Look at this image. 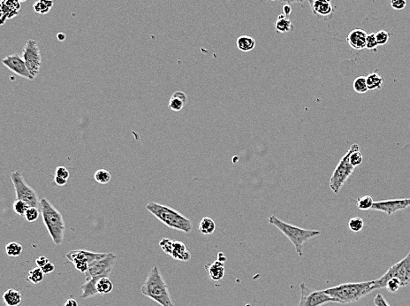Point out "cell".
I'll return each instance as SVG.
<instances>
[{"mask_svg": "<svg viewBox=\"0 0 410 306\" xmlns=\"http://www.w3.org/2000/svg\"><path fill=\"white\" fill-rule=\"evenodd\" d=\"M0 12H3L7 16L8 20L13 19L14 17L19 14V12H13L11 9H9L4 3V0H0Z\"/></svg>", "mask_w": 410, "mask_h": 306, "instance_id": "cell-39", "label": "cell"}, {"mask_svg": "<svg viewBox=\"0 0 410 306\" xmlns=\"http://www.w3.org/2000/svg\"><path fill=\"white\" fill-rule=\"evenodd\" d=\"M146 209L163 224H165L166 227L184 233H190L193 230L191 220L172 207L156 202H150L147 204Z\"/></svg>", "mask_w": 410, "mask_h": 306, "instance_id": "cell-3", "label": "cell"}, {"mask_svg": "<svg viewBox=\"0 0 410 306\" xmlns=\"http://www.w3.org/2000/svg\"><path fill=\"white\" fill-rule=\"evenodd\" d=\"M64 306H78V303L74 299H67Z\"/></svg>", "mask_w": 410, "mask_h": 306, "instance_id": "cell-50", "label": "cell"}, {"mask_svg": "<svg viewBox=\"0 0 410 306\" xmlns=\"http://www.w3.org/2000/svg\"><path fill=\"white\" fill-rule=\"evenodd\" d=\"M40 210L44 225L55 245H61L64 241L66 224L61 212L46 199H40Z\"/></svg>", "mask_w": 410, "mask_h": 306, "instance_id": "cell-4", "label": "cell"}, {"mask_svg": "<svg viewBox=\"0 0 410 306\" xmlns=\"http://www.w3.org/2000/svg\"><path fill=\"white\" fill-rule=\"evenodd\" d=\"M275 29L279 33H288L293 29V24L291 20L288 19V17L284 15L283 13L278 16L276 21H275Z\"/></svg>", "mask_w": 410, "mask_h": 306, "instance_id": "cell-23", "label": "cell"}, {"mask_svg": "<svg viewBox=\"0 0 410 306\" xmlns=\"http://www.w3.org/2000/svg\"><path fill=\"white\" fill-rule=\"evenodd\" d=\"M269 223L275 226L283 235L287 236V238L294 244L297 254L300 257H303L304 255V243L321 234L318 230H308L284 222L279 219L276 215H272L269 218Z\"/></svg>", "mask_w": 410, "mask_h": 306, "instance_id": "cell-5", "label": "cell"}, {"mask_svg": "<svg viewBox=\"0 0 410 306\" xmlns=\"http://www.w3.org/2000/svg\"><path fill=\"white\" fill-rule=\"evenodd\" d=\"M54 183H55L56 185L62 187V186H65V185L67 184V180L64 179V178H61V177H59V176L55 175V177H54Z\"/></svg>", "mask_w": 410, "mask_h": 306, "instance_id": "cell-47", "label": "cell"}, {"mask_svg": "<svg viewBox=\"0 0 410 306\" xmlns=\"http://www.w3.org/2000/svg\"><path fill=\"white\" fill-rule=\"evenodd\" d=\"M54 4L53 0H38L33 5L34 11L39 14H46L50 12Z\"/></svg>", "mask_w": 410, "mask_h": 306, "instance_id": "cell-27", "label": "cell"}, {"mask_svg": "<svg viewBox=\"0 0 410 306\" xmlns=\"http://www.w3.org/2000/svg\"><path fill=\"white\" fill-rule=\"evenodd\" d=\"M57 38H58L60 42H63V41H65V39H66V35H65L64 33H62V32H60V33L58 34Z\"/></svg>", "mask_w": 410, "mask_h": 306, "instance_id": "cell-52", "label": "cell"}, {"mask_svg": "<svg viewBox=\"0 0 410 306\" xmlns=\"http://www.w3.org/2000/svg\"><path fill=\"white\" fill-rule=\"evenodd\" d=\"M55 175L61 177V178H64V179L68 180L70 174H69V171L67 170L66 167H57V169H56Z\"/></svg>", "mask_w": 410, "mask_h": 306, "instance_id": "cell-43", "label": "cell"}, {"mask_svg": "<svg viewBox=\"0 0 410 306\" xmlns=\"http://www.w3.org/2000/svg\"><path fill=\"white\" fill-rule=\"evenodd\" d=\"M280 3H286V4H291L293 3H300V4H303L304 3L305 1H307V0H279Z\"/></svg>", "mask_w": 410, "mask_h": 306, "instance_id": "cell-49", "label": "cell"}, {"mask_svg": "<svg viewBox=\"0 0 410 306\" xmlns=\"http://www.w3.org/2000/svg\"><path fill=\"white\" fill-rule=\"evenodd\" d=\"M96 289H97L99 295L103 296V295L109 294L112 291L113 285L110 282L109 277H102V278L98 280L97 284H96Z\"/></svg>", "mask_w": 410, "mask_h": 306, "instance_id": "cell-26", "label": "cell"}, {"mask_svg": "<svg viewBox=\"0 0 410 306\" xmlns=\"http://www.w3.org/2000/svg\"><path fill=\"white\" fill-rule=\"evenodd\" d=\"M39 215V208L29 206V208L26 211V213L24 215V218L28 222H34V221H36V219H38Z\"/></svg>", "mask_w": 410, "mask_h": 306, "instance_id": "cell-36", "label": "cell"}, {"mask_svg": "<svg viewBox=\"0 0 410 306\" xmlns=\"http://www.w3.org/2000/svg\"><path fill=\"white\" fill-rule=\"evenodd\" d=\"M363 227H364V221L360 217H353L348 221L349 229L355 233H358L360 231L363 230Z\"/></svg>", "mask_w": 410, "mask_h": 306, "instance_id": "cell-35", "label": "cell"}, {"mask_svg": "<svg viewBox=\"0 0 410 306\" xmlns=\"http://www.w3.org/2000/svg\"><path fill=\"white\" fill-rule=\"evenodd\" d=\"M312 12L316 16L326 17L333 12L331 0H313L309 4Z\"/></svg>", "mask_w": 410, "mask_h": 306, "instance_id": "cell-18", "label": "cell"}, {"mask_svg": "<svg viewBox=\"0 0 410 306\" xmlns=\"http://www.w3.org/2000/svg\"><path fill=\"white\" fill-rule=\"evenodd\" d=\"M410 206V199H388L379 202H374L371 210L383 211L387 214H394L399 211L406 210Z\"/></svg>", "mask_w": 410, "mask_h": 306, "instance_id": "cell-13", "label": "cell"}, {"mask_svg": "<svg viewBox=\"0 0 410 306\" xmlns=\"http://www.w3.org/2000/svg\"><path fill=\"white\" fill-rule=\"evenodd\" d=\"M391 278L398 279L402 286H408L410 283V252L404 259L395 264L387 271L382 277L376 280L378 288H386V283Z\"/></svg>", "mask_w": 410, "mask_h": 306, "instance_id": "cell-6", "label": "cell"}, {"mask_svg": "<svg viewBox=\"0 0 410 306\" xmlns=\"http://www.w3.org/2000/svg\"><path fill=\"white\" fill-rule=\"evenodd\" d=\"M373 204H374V200L371 198V196L365 195L357 199L356 205L360 210L367 211V210H370L372 208Z\"/></svg>", "mask_w": 410, "mask_h": 306, "instance_id": "cell-32", "label": "cell"}, {"mask_svg": "<svg viewBox=\"0 0 410 306\" xmlns=\"http://www.w3.org/2000/svg\"><path fill=\"white\" fill-rule=\"evenodd\" d=\"M142 294L161 306H174L168 286L162 276L158 267L150 269L141 288Z\"/></svg>", "mask_w": 410, "mask_h": 306, "instance_id": "cell-2", "label": "cell"}, {"mask_svg": "<svg viewBox=\"0 0 410 306\" xmlns=\"http://www.w3.org/2000/svg\"><path fill=\"white\" fill-rule=\"evenodd\" d=\"M307 1H308V4H310V3H311V2H312V1H313V0H307Z\"/></svg>", "mask_w": 410, "mask_h": 306, "instance_id": "cell-53", "label": "cell"}, {"mask_svg": "<svg viewBox=\"0 0 410 306\" xmlns=\"http://www.w3.org/2000/svg\"><path fill=\"white\" fill-rule=\"evenodd\" d=\"M402 283L398 279L391 278L386 283V289L390 293H396L402 288Z\"/></svg>", "mask_w": 410, "mask_h": 306, "instance_id": "cell-37", "label": "cell"}, {"mask_svg": "<svg viewBox=\"0 0 410 306\" xmlns=\"http://www.w3.org/2000/svg\"><path fill=\"white\" fill-rule=\"evenodd\" d=\"M3 301L6 306H19L22 300V296L16 290L9 289L3 294Z\"/></svg>", "mask_w": 410, "mask_h": 306, "instance_id": "cell-21", "label": "cell"}, {"mask_svg": "<svg viewBox=\"0 0 410 306\" xmlns=\"http://www.w3.org/2000/svg\"><path fill=\"white\" fill-rule=\"evenodd\" d=\"M374 305L376 306H391L387 302V299L381 294H378L375 297Z\"/></svg>", "mask_w": 410, "mask_h": 306, "instance_id": "cell-44", "label": "cell"}, {"mask_svg": "<svg viewBox=\"0 0 410 306\" xmlns=\"http://www.w3.org/2000/svg\"><path fill=\"white\" fill-rule=\"evenodd\" d=\"M367 35L368 34L363 29H354L347 36V43L350 45V47L355 50H363L366 46Z\"/></svg>", "mask_w": 410, "mask_h": 306, "instance_id": "cell-16", "label": "cell"}, {"mask_svg": "<svg viewBox=\"0 0 410 306\" xmlns=\"http://www.w3.org/2000/svg\"><path fill=\"white\" fill-rule=\"evenodd\" d=\"M236 44L241 52H251L256 47V40L252 36H241L237 38Z\"/></svg>", "mask_w": 410, "mask_h": 306, "instance_id": "cell-22", "label": "cell"}, {"mask_svg": "<svg viewBox=\"0 0 410 306\" xmlns=\"http://www.w3.org/2000/svg\"><path fill=\"white\" fill-rule=\"evenodd\" d=\"M169 256L179 261H189L191 259V253L187 249L185 244L180 241H174L170 249Z\"/></svg>", "mask_w": 410, "mask_h": 306, "instance_id": "cell-17", "label": "cell"}, {"mask_svg": "<svg viewBox=\"0 0 410 306\" xmlns=\"http://www.w3.org/2000/svg\"><path fill=\"white\" fill-rule=\"evenodd\" d=\"M352 146L348 150L347 153L343 156V158L339 160L338 166L335 170L332 173L330 179V189L335 194H338L341 188L343 187L348 178L351 176L353 172L355 171V167H353L349 161V156L351 154Z\"/></svg>", "mask_w": 410, "mask_h": 306, "instance_id": "cell-7", "label": "cell"}, {"mask_svg": "<svg viewBox=\"0 0 410 306\" xmlns=\"http://www.w3.org/2000/svg\"><path fill=\"white\" fill-rule=\"evenodd\" d=\"M291 13H292V6H291V4H285L284 6H283V14L288 17Z\"/></svg>", "mask_w": 410, "mask_h": 306, "instance_id": "cell-48", "label": "cell"}, {"mask_svg": "<svg viewBox=\"0 0 410 306\" xmlns=\"http://www.w3.org/2000/svg\"><path fill=\"white\" fill-rule=\"evenodd\" d=\"M188 102V96L185 92L182 91H177L174 92L171 97L168 103V107L173 111H182L185 107L186 103Z\"/></svg>", "mask_w": 410, "mask_h": 306, "instance_id": "cell-19", "label": "cell"}, {"mask_svg": "<svg viewBox=\"0 0 410 306\" xmlns=\"http://www.w3.org/2000/svg\"><path fill=\"white\" fill-rule=\"evenodd\" d=\"M351 146L352 151L351 154L349 156V161H350V164L353 167H358L361 164L363 163V155L359 151V146L357 143H355Z\"/></svg>", "mask_w": 410, "mask_h": 306, "instance_id": "cell-28", "label": "cell"}, {"mask_svg": "<svg viewBox=\"0 0 410 306\" xmlns=\"http://www.w3.org/2000/svg\"><path fill=\"white\" fill-rule=\"evenodd\" d=\"M4 3L9 9L13 12H19L21 7V3L19 0H4Z\"/></svg>", "mask_w": 410, "mask_h": 306, "instance_id": "cell-41", "label": "cell"}, {"mask_svg": "<svg viewBox=\"0 0 410 306\" xmlns=\"http://www.w3.org/2000/svg\"><path fill=\"white\" fill-rule=\"evenodd\" d=\"M367 87L369 91H375L381 89L384 84V79L378 73H371L366 76Z\"/></svg>", "mask_w": 410, "mask_h": 306, "instance_id": "cell-25", "label": "cell"}, {"mask_svg": "<svg viewBox=\"0 0 410 306\" xmlns=\"http://www.w3.org/2000/svg\"><path fill=\"white\" fill-rule=\"evenodd\" d=\"M376 290H379V288L375 280L363 283H343L323 291L331 298L335 299L337 303L349 304L358 301Z\"/></svg>", "mask_w": 410, "mask_h": 306, "instance_id": "cell-1", "label": "cell"}, {"mask_svg": "<svg viewBox=\"0 0 410 306\" xmlns=\"http://www.w3.org/2000/svg\"><path fill=\"white\" fill-rule=\"evenodd\" d=\"M48 262H49V259L44 256H40L39 258L36 260V266L40 268L44 267Z\"/></svg>", "mask_w": 410, "mask_h": 306, "instance_id": "cell-46", "label": "cell"}, {"mask_svg": "<svg viewBox=\"0 0 410 306\" xmlns=\"http://www.w3.org/2000/svg\"><path fill=\"white\" fill-rule=\"evenodd\" d=\"M378 46H379V44L377 43L375 33L368 34L367 35L366 46H365V48L368 50H375V49H377Z\"/></svg>", "mask_w": 410, "mask_h": 306, "instance_id": "cell-40", "label": "cell"}, {"mask_svg": "<svg viewBox=\"0 0 410 306\" xmlns=\"http://www.w3.org/2000/svg\"><path fill=\"white\" fill-rule=\"evenodd\" d=\"M375 36H376V40H377L379 46L387 44L390 38V34L386 30H379L377 33H375Z\"/></svg>", "mask_w": 410, "mask_h": 306, "instance_id": "cell-38", "label": "cell"}, {"mask_svg": "<svg viewBox=\"0 0 410 306\" xmlns=\"http://www.w3.org/2000/svg\"><path fill=\"white\" fill-rule=\"evenodd\" d=\"M226 257L222 252L217 254V259L213 263L205 265V269L207 271L209 278L214 282H219L225 276V263Z\"/></svg>", "mask_w": 410, "mask_h": 306, "instance_id": "cell-15", "label": "cell"}, {"mask_svg": "<svg viewBox=\"0 0 410 306\" xmlns=\"http://www.w3.org/2000/svg\"><path fill=\"white\" fill-rule=\"evenodd\" d=\"M94 179L96 182L100 184H107L110 182L111 180V175L110 172L106 170V169H99L96 172L94 175Z\"/></svg>", "mask_w": 410, "mask_h": 306, "instance_id": "cell-33", "label": "cell"}, {"mask_svg": "<svg viewBox=\"0 0 410 306\" xmlns=\"http://www.w3.org/2000/svg\"><path fill=\"white\" fill-rule=\"evenodd\" d=\"M272 1H274V0H272Z\"/></svg>", "mask_w": 410, "mask_h": 306, "instance_id": "cell-55", "label": "cell"}, {"mask_svg": "<svg viewBox=\"0 0 410 306\" xmlns=\"http://www.w3.org/2000/svg\"><path fill=\"white\" fill-rule=\"evenodd\" d=\"M22 250L23 248L21 246V244L16 243V242H11L5 245V252L9 257H13V258L19 257L21 254Z\"/></svg>", "mask_w": 410, "mask_h": 306, "instance_id": "cell-30", "label": "cell"}, {"mask_svg": "<svg viewBox=\"0 0 410 306\" xmlns=\"http://www.w3.org/2000/svg\"><path fill=\"white\" fill-rule=\"evenodd\" d=\"M99 279L100 278H92L89 281H85V283H83L81 287L82 289V294L80 295L81 299H91L99 295L96 289V284Z\"/></svg>", "mask_w": 410, "mask_h": 306, "instance_id": "cell-20", "label": "cell"}, {"mask_svg": "<svg viewBox=\"0 0 410 306\" xmlns=\"http://www.w3.org/2000/svg\"><path fill=\"white\" fill-rule=\"evenodd\" d=\"M300 290V302L297 306H322L328 303H337L324 291H310L304 283H301Z\"/></svg>", "mask_w": 410, "mask_h": 306, "instance_id": "cell-12", "label": "cell"}, {"mask_svg": "<svg viewBox=\"0 0 410 306\" xmlns=\"http://www.w3.org/2000/svg\"><path fill=\"white\" fill-rule=\"evenodd\" d=\"M7 20V16L5 15L3 12H0V26L4 25V23L6 22V20Z\"/></svg>", "mask_w": 410, "mask_h": 306, "instance_id": "cell-51", "label": "cell"}, {"mask_svg": "<svg viewBox=\"0 0 410 306\" xmlns=\"http://www.w3.org/2000/svg\"><path fill=\"white\" fill-rule=\"evenodd\" d=\"M11 180L15 190L16 199L25 201L29 206L40 208V199L37 193L26 183L21 172L12 173Z\"/></svg>", "mask_w": 410, "mask_h": 306, "instance_id": "cell-8", "label": "cell"}, {"mask_svg": "<svg viewBox=\"0 0 410 306\" xmlns=\"http://www.w3.org/2000/svg\"><path fill=\"white\" fill-rule=\"evenodd\" d=\"M41 269L43 271L44 275H49V274H51L53 271L55 270V266H54L53 263L49 261V262H48L44 267H42Z\"/></svg>", "mask_w": 410, "mask_h": 306, "instance_id": "cell-45", "label": "cell"}, {"mask_svg": "<svg viewBox=\"0 0 410 306\" xmlns=\"http://www.w3.org/2000/svg\"><path fill=\"white\" fill-rule=\"evenodd\" d=\"M198 229L203 235H212L216 230V223L209 217H204L200 221Z\"/></svg>", "mask_w": 410, "mask_h": 306, "instance_id": "cell-24", "label": "cell"}, {"mask_svg": "<svg viewBox=\"0 0 410 306\" xmlns=\"http://www.w3.org/2000/svg\"><path fill=\"white\" fill-rule=\"evenodd\" d=\"M353 88L355 92L359 94H364L369 90L367 87L366 77L365 76H359L355 78L353 82Z\"/></svg>", "mask_w": 410, "mask_h": 306, "instance_id": "cell-31", "label": "cell"}, {"mask_svg": "<svg viewBox=\"0 0 410 306\" xmlns=\"http://www.w3.org/2000/svg\"><path fill=\"white\" fill-rule=\"evenodd\" d=\"M19 1H20V3H22V2H26L27 0H19Z\"/></svg>", "mask_w": 410, "mask_h": 306, "instance_id": "cell-54", "label": "cell"}, {"mask_svg": "<svg viewBox=\"0 0 410 306\" xmlns=\"http://www.w3.org/2000/svg\"><path fill=\"white\" fill-rule=\"evenodd\" d=\"M1 62L4 67H6L9 70L13 72L17 76L29 80V81L34 80V77L28 71L26 64L19 54L14 53V54L6 56L5 58L1 60Z\"/></svg>", "mask_w": 410, "mask_h": 306, "instance_id": "cell-14", "label": "cell"}, {"mask_svg": "<svg viewBox=\"0 0 410 306\" xmlns=\"http://www.w3.org/2000/svg\"><path fill=\"white\" fill-rule=\"evenodd\" d=\"M116 260L117 256L112 253H107L102 259L96 260L90 265L86 273L84 274L85 281H89L92 278L109 277L114 267Z\"/></svg>", "mask_w": 410, "mask_h": 306, "instance_id": "cell-10", "label": "cell"}, {"mask_svg": "<svg viewBox=\"0 0 410 306\" xmlns=\"http://www.w3.org/2000/svg\"><path fill=\"white\" fill-rule=\"evenodd\" d=\"M29 208V205L26 203L25 201L20 200V199H16L15 201L13 202L12 204V209L13 211L15 212L16 214L19 215L20 217H24V215L26 213V211Z\"/></svg>", "mask_w": 410, "mask_h": 306, "instance_id": "cell-34", "label": "cell"}, {"mask_svg": "<svg viewBox=\"0 0 410 306\" xmlns=\"http://www.w3.org/2000/svg\"><path fill=\"white\" fill-rule=\"evenodd\" d=\"M21 58L34 79L36 78V76L39 74L42 65V56L40 52L39 45L36 40L28 39L21 53Z\"/></svg>", "mask_w": 410, "mask_h": 306, "instance_id": "cell-9", "label": "cell"}, {"mask_svg": "<svg viewBox=\"0 0 410 306\" xmlns=\"http://www.w3.org/2000/svg\"><path fill=\"white\" fill-rule=\"evenodd\" d=\"M391 6L396 11H402L406 7L407 0H391Z\"/></svg>", "mask_w": 410, "mask_h": 306, "instance_id": "cell-42", "label": "cell"}, {"mask_svg": "<svg viewBox=\"0 0 410 306\" xmlns=\"http://www.w3.org/2000/svg\"><path fill=\"white\" fill-rule=\"evenodd\" d=\"M44 275V274L40 267H35L32 270L29 271L27 280L32 284H38L43 282Z\"/></svg>", "mask_w": 410, "mask_h": 306, "instance_id": "cell-29", "label": "cell"}, {"mask_svg": "<svg viewBox=\"0 0 410 306\" xmlns=\"http://www.w3.org/2000/svg\"><path fill=\"white\" fill-rule=\"evenodd\" d=\"M107 253L103 252H93L85 250H76L67 252L66 257L70 262L74 264L75 268L81 273L85 274L90 265L92 263L103 258Z\"/></svg>", "mask_w": 410, "mask_h": 306, "instance_id": "cell-11", "label": "cell"}]
</instances>
